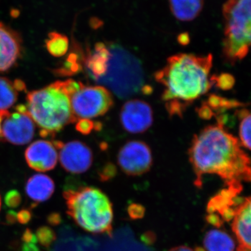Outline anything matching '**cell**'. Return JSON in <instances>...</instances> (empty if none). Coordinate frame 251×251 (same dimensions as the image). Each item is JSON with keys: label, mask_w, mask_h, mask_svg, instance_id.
<instances>
[{"label": "cell", "mask_w": 251, "mask_h": 251, "mask_svg": "<svg viewBox=\"0 0 251 251\" xmlns=\"http://www.w3.org/2000/svg\"><path fill=\"white\" fill-rule=\"evenodd\" d=\"M188 157L201 188L203 176L216 175L227 187L243 189L242 181H251V160L237 138L224 126H209L194 135Z\"/></svg>", "instance_id": "obj_1"}, {"label": "cell", "mask_w": 251, "mask_h": 251, "mask_svg": "<svg viewBox=\"0 0 251 251\" xmlns=\"http://www.w3.org/2000/svg\"><path fill=\"white\" fill-rule=\"evenodd\" d=\"M212 64L211 54H177L170 57L164 67L155 73V80L164 88L161 99L170 117H182L196 99L210 90Z\"/></svg>", "instance_id": "obj_2"}, {"label": "cell", "mask_w": 251, "mask_h": 251, "mask_svg": "<svg viewBox=\"0 0 251 251\" xmlns=\"http://www.w3.org/2000/svg\"><path fill=\"white\" fill-rule=\"evenodd\" d=\"M83 84L72 79L56 81L27 95V110L34 123L41 128V135L50 136L66 126L77 121L71 103V97Z\"/></svg>", "instance_id": "obj_3"}, {"label": "cell", "mask_w": 251, "mask_h": 251, "mask_svg": "<svg viewBox=\"0 0 251 251\" xmlns=\"http://www.w3.org/2000/svg\"><path fill=\"white\" fill-rule=\"evenodd\" d=\"M64 197L69 215L75 224L93 234L111 235L113 209L108 196L92 186L67 189Z\"/></svg>", "instance_id": "obj_4"}, {"label": "cell", "mask_w": 251, "mask_h": 251, "mask_svg": "<svg viewBox=\"0 0 251 251\" xmlns=\"http://www.w3.org/2000/svg\"><path fill=\"white\" fill-rule=\"evenodd\" d=\"M110 51L106 74L97 82L106 87L118 98L126 99L138 94L145 86L141 62L125 48L116 44H108Z\"/></svg>", "instance_id": "obj_5"}, {"label": "cell", "mask_w": 251, "mask_h": 251, "mask_svg": "<svg viewBox=\"0 0 251 251\" xmlns=\"http://www.w3.org/2000/svg\"><path fill=\"white\" fill-rule=\"evenodd\" d=\"M225 58L234 64L247 56L251 46V0H227L223 6Z\"/></svg>", "instance_id": "obj_6"}, {"label": "cell", "mask_w": 251, "mask_h": 251, "mask_svg": "<svg viewBox=\"0 0 251 251\" xmlns=\"http://www.w3.org/2000/svg\"><path fill=\"white\" fill-rule=\"evenodd\" d=\"M74 115L77 119H92L105 115L114 105L112 94L101 85L85 86L71 97Z\"/></svg>", "instance_id": "obj_7"}, {"label": "cell", "mask_w": 251, "mask_h": 251, "mask_svg": "<svg viewBox=\"0 0 251 251\" xmlns=\"http://www.w3.org/2000/svg\"><path fill=\"white\" fill-rule=\"evenodd\" d=\"M35 133V123L25 105H18L16 111H5L1 122V137L15 145L29 143Z\"/></svg>", "instance_id": "obj_8"}, {"label": "cell", "mask_w": 251, "mask_h": 251, "mask_svg": "<svg viewBox=\"0 0 251 251\" xmlns=\"http://www.w3.org/2000/svg\"><path fill=\"white\" fill-rule=\"evenodd\" d=\"M117 163L123 173L128 176L145 174L153 164L151 149L143 141L130 140L119 151Z\"/></svg>", "instance_id": "obj_9"}, {"label": "cell", "mask_w": 251, "mask_h": 251, "mask_svg": "<svg viewBox=\"0 0 251 251\" xmlns=\"http://www.w3.org/2000/svg\"><path fill=\"white\" fill-rule=\"evenodd\" d=\"M59 151V159L65 171L73 174H82L88 171L93 163L91 149L82 142L74 140L67 144L54 142Z\"/></svg>", "instance_id": "obj_10"}, {"label": "cell", "mask_w": 251, "mask_h": 251, "mask_svg": "<svg viewBox=\"0 0 251 251\" xmlns=\"http://www.w3.org/2000/svg\"><path fill=\"white\" fill-rule=\"evenodd\" d=\"M120 120L124 129L128 133H143L152 125L153 110L150 104L144 100H130L122 107Z\"/></svg>", "instance_id": "obj_11"}, {"label": "cell", "mask_w": 251, "mask_h": 251, "mask_svg": "<svg viewBox=\"0 0 251 251\" xmlns=\"http://www.w3.org/2000/svg\"><path fill=\"white\" fill-rule=\"evenodd\" d=\"M58 149L48 140H36L26 150V161L31 169L47 172L53 169L59 159Z\"/></svg>", "instance_id": "obj_12"}, {"label": "cell", "mask_w": 251, "mask_h": 251, "mask_svg": "<svg viewBox=\"0 0 251 251\" xmlns=\"http://www.w3.org/2000/svg\"><path fill=\"white\" fill-rule=\"evenodd\" d=\"M23 41L17 31L0 22V72L16 64L22 52Z\"/></svg>", "instance_id": "obj_13"}, {"label": "cell", "mask_w": 251, "mask_h": 251, "mask_svg": "<svg viewBox=\"0 0 251 251\" xmlns=\"http://www.w3.org/2000/svg\"><path fill=\"white\" fill-rule=\"evenodd\" d=\"M232 228L239 247L251 250V197L242 198L236 206Z\"/></svg>", "instance_id": "obj_14"}, {"label": "cell", "mask_w": 251, "mask_h": 251, "mask_svg": "<svg viewBox=\"0 0 251 251\" xmlns=\"http://www.w3.org/2000/svg\"><path fill=\"white\" fill-rule=\"evenodd\" d=\"M110 58V49L104 43H97L93 50L87 52L84 57V66L89 77L94 82H98L105 75Z\"/></svg>", "instance_id": "obj_15"}, {"label": "cell", "mask_w": 251, "mask_h": 251, "mask_svg": "<svg viewBox=\"0 0 251 251\" xmlns=\"http://www.w3.org/2000/svg\"><path fill=\"white\" fill-rule=\"evenodd\" d=\"M54 183L48 175L36 174L27 180L25 193L29 199L36 202L47 201L54 191Z\"/></svg>", "instance_id": "obj_16"}, {"label": "cell", "mask_w": 251, "mask_h": 251, "mask_svg": "<svg viewBox=\"0 0 251 251\" xmlns=\"http://www.w3.org/2000/svg\"><path fill=\"white\" fill-rule=\"evenodd\" d=\"M204 0H169L172 14L178 21L189 22L202 12Z\"/></svg>", "instance_id": "obj_17"}, {"label": "cell", "mask_w": 251, "mask_h": 251, "mask_svg": "<svg viewBox=\"0 0 251 251\" xmlns=\"http://www.w3.org/2000/svg\"><path fill=\"white\" fill-rule=\"evenodd\" d=\"M26 90L23 80L0 77V111H6L17 101L19 93Z\"/></svg>", "instance_id": "obj_18"}, {"label": "cell", "mask_w": 251, "mask_h": 251, "mask_svg": "<svg viewBox=\"0 0 251 251\" xmlns=\"http://www.w3.org/2000/svg\"><path fill=\"white\" fill-rule=\"evenodd\" d=\"M203 245L205 251H234L236 249L233 238L220 229L208 231L203 239Z\"/></svg>", "instance_id": "obj_19"}, {"label": "cell", "mask_w": 251, "mask_h": 251, "mask_svg": "<svg viewBox=\"0 0 251 251\" xmlns=\"http://www.w3.org/2000/svg\"><path fill=\"white\" fill-rule=\"evenodd\" d=\"M69 41L67 36L57 31L49 33L46 40V47L50 54L53 57H59L67 53Z\"/></svg>", "instance_id": "obj_20"}, {"label": "cell", "mask_w": 251, "mask_h": 251, "mask_svg": "<svg viewBox=\"0 0 251 251\" xmlns=\"http://www.w3.org/2000/svg\"><path fill=\"white\" fill-rule=\"evenodd\" d=\"M205 103L213 111L214 110L219 115L225 110L234 108L242 105L237 100H229V99L223 98V97L215 95V94H211V96H209Z\"/></svg>", "instance_id": "obj_21"}, {"label": "cell", "mask_w": 251, "mask_h": 251, "mask_svg": "<svg viewBox=\"0 0 251 251\" xmlns=\"http://www.w3.org/2000/svg\"><path fill=\"white\" fill-rule=\"evenodd\" d=\"M239 117H241L239 126L241 144L246 148L251 150V113L242 112Z\"/></svg>", "instance_id": "obj_22"}, {"label": "cell", "mask_w": 251, "mask_h": 251, "mask_svg": "<svg viewBox=\"0 0 251 251\" xmlns=\"http://www.w3.org/2000/svg\"><path fill=\"white\" fill-rule=\"evenodd\" d=\"M70 57L67 59L64 67L61 70V74L63 75H73L82 70V66L79 60L78 54L75 53L71 54Z\"/></svg>", "instance_id": "obj_23"}, {"label": "cell", "mask_w": 251, "mask_h": 251, "mask_svg": "<svg viewBox=\"0 0 251 251\" xmlns=\"http://www.w3.org/2000/svg\"><path fill=\"white\" fill-rule=\"evenodd\" d=\"M75 128L79 133L83 135H88L92 130H100L102 128L100 122H94L90 119H79L75 125Z\"/></svg>", "instance_id": "obj_24"}, {"label": "cell", "mask_w": 251, "mask_h": 251, "mask_svg": "<svg viewBox=\"0 0 251 251\" xmlns=\"http://www.w3.org/2000/svg\"><path fill=\"white\" fill-rule=\"evenodd\" d=\"M212 84L223 90H228L232 88L235 82L234 77L229 74H222L219 75H213L211 77Z\"/></svg>", "instance_id": "obj_25"}, {"label": "cell", "mask_w": 251, "mask_h": 251, "mask_svg": "<svg viewBox=\"0 0 251 251\" xmlns=\"http://www.w3.org/2000/svg\"><path fill=\"white\" fill-rule=\"evenodd\" d=\"M36 239L44 247H49L55 240V234L52 229L44 226L38 229L36 232Z\"/></svg>", "instance_id": "obj_26"}, {"label": "cell", "mask_w": 251, "mask_h": 251, "mask_svg": "<svg viewBox=\"0 0 251 251\" xmlns=\"http://www.w3.org/2000/svg\"><path fill=\"white\" fill-rule=\"evenodd\" d=\"M5 204L9 207L16 208L22 201L21 194L16 190H11L6 193L4 198Z\"/></svg>", "instance_id": "obj_27"}, {"label": "cell", "mask_w": 251, "mask_h": 251, "mask_svg": "<svg viewBox=\"0 0 251 251\" xmlns=\"http://www.w3.org/2000/svg\"><path fill=\"white\" fill-rule=\"evenodd\" d=\"M197 112L199 117L203 120H210L211 117L214 115V111L206 105L205 102L197 109Z\"/></svg>", "instance_id": "obj_28"}, {"label": "cell", "mask_w": 251, "mask_h": 251, "mask_svg": "<svg viewBox=\"0 0 251 251\" xmlns=\"http://www.w3.org/2000/svg\"><path fill=\"white\" fill-rule=\"evenodd\" d=\"M31 214L28 209H23L16 213V221L21 224H26L30 221Z\"/></svg>", "instance_id": "obj_29"}, {"label": "cell", "mask_w": 251, "mask_h": 251, "mask_svg": "<svg viewBox=\"0 0 251 251\" xmlns=\"http://www.w3.org/2000/svg\"><path fill=\"white\" fill-rule=\"evenodd\" d=\"M178 43L181 46H187L190 43V35L187 32L181 33L177 36Z\"/></svg>", "instance_id": "obj_30"}, {"label": "cell", "mask_w": 251, "mask_h": 251, "mask_svg": "<svg viewBox=\"0 0 251 251\" xmlns=\"http://www.w3.org/2000/svg\"><path fill=\"white\" fill-rule=\"evenodd\" d=\"M169 251H205L202 248H196V249H192V248L188 247L187 246H179L173 248Z\"/></svg>", "instance_id": "obj_31"}, {"label": "cell", "mask_w": 251, "mask_h": 251, "mask_svg": "<svg viewBox=\"0 0 251 251\" xmlns=\"http://www.w3.org/2000/svg\"><path fill=\"white\" fill-rule=\"evenodd\" d=\"M152 90L151 86L145 85L143 87V89H142L141 92H143L144 94H145V95H150V94H151V92H152Z\"/></svg>", "instance_id": "obj_32"}, {"label": "cell", "mask_w": 251, "mask_h": 251, "mask_svg": "<svg viewBox=\"0 0 251 251\" xmlns=\"http://www.w3.org/2000/svg\"><path fill=\"white\" fill-rule=\"evenodd\" d=\"M50 222L52 224H57L60 221V217L57 214H53V215H51L50 218Z\"/></svg>", "instance_id": "obj_33"}, {"label": "cell", "mask_w": 251, "mask_h": 251, "mask_svg": "<svg viewBox=\"0 0 251 251\" xmlns=\"http://www.w3.org/2000/svg\"><path fill=\"white\" fill-rule=\"evenodd\" d=\"M4 112L5 111H0V138H1V122H2Z\"/></svg>", "instance_id": "obj_34"}, {"label": "cell", "mask_w": 251, "mask_h": 251, "mask_svg": "<svg viewBox=\"0 0 251 251\" xmlns=\"http://www.w3.org/2000/svg\"><path fill=\"white\" fill-rule=\"evenodd\" d=\"M237 251H251L249 249H244V248L239 247L237 248Z\"/></svg>", "instance_id": "obj_35"}, {"label": "cell", "mask_w": 251, "mask_h": 251, "mask_svg": "<svg viewBox=\"0 0 251 251\" xmlns=\"http://www.w3.org/2000/svg\"><path fill=\"white\" fill-rule=\"evenodd\" d=\"M0 209H1V198H0Z\"/></svg>", "instance_id": "obj_36"}]
</instances>
